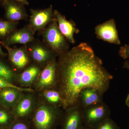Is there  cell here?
<instances>
[{"instance_id": "obj_1", "label": "cell", "mask_w": 129, "mask_h": 129, "mask_svg": "<svg viewBox=\"0 0 129 129\" xmlns=\"http://www.w3.org/2000/svg\"><path fill=\"white\" fill-rule=\"evenodd\" d=\"M58 56L56 89L63 101V109L77 105L83 89L94 88L103 94L108 89L112 75L88 44L80 43Z\"/></svg>"}, {"instance_id": "obj_2", "label": "cell", "mask_w": 129, "mask_h": 129, "mask_svg": "<svg viewBox=\"0 0 129 129\" xmlns=\"http://www.w3.org/2000/svg\"><path fill=\"white\" fill-rule=\"evenodd\" d=\"M63 113L60 108L46 102L39 104L29 119L31 129H56Z\"/></svg>"}, {"instance_id": "obj_3", "label": "cell", "mask_w": 129, "mask_h": 129, "mask_svg": "<svg viewBox=\"0 0 129 129\" xmlns=\"http://www.w3.org/2000/svg\"><path fill=\"white\" fill-rule=\"evenodd\" d=\"M43 37L46 44L53 53L59 55L68 50V45L60 32L55 18L44 29Z\"/></svg>"}, {"instance_id": "obj_4", "label": "cell", "mask_w": 129, "mask_h": 129, "mask_svg": "<svg viewBox=\"0 0 129 129\" xmlns=\"http://www.w3.org/2000/svg\"><path fill=\"white\" fill-rule=\"evenodd\" d=\"M82 112L84 124L93 128L110 118L111 115L109 108L103 101L82 108Z\"/></svg>"}, {"instance_id": "obj_5", "label": "cell", "mask_w": 129, "mask_h": 129, "mask_svg": "<svg viewBox=\"0 0 129 129\" xmlns=\"http://www.w3.org/2000/svg\"><path fill=\"white\" fill-rule=\"evenodd\" d=\"M57 63L55 58L48 62L41 71L34 87L37 90L56 89L57 85Z\"/></svg>"}, {"instance_id": "obj_6", "label": "cell", "mask_w": 129, "mask_h": 129, "mask_svg": "<svg viewBox=\"0 0 129 129\" xmlns=\"http://www.w3.org/2000/svg\"><path fill=\"white\" fill-rule=\"evenodd\" d=\"M60 123V129H81L84 124L82 108L78 105L64 109Z\"/></svg>"}, {"instance_id": "obj_7", "label": "cell", "mask_w": 129, "mask_h": 129, "mask_svg": "<svg viewBox=\"0 0 129 129\" xmlns=\"http://www.w3.org/2000/svg\"><path fill=\"white\" fill-rule=\"evenodd\" d=\"M29 26L34 32L44 30L55 19L52 6L42 10L30 9Z\"/></svg>"}, {"instance_id": "obj_8", "label": "cell", "mask_w": 129, "mask_h": 129, "mask_svg": "<svg viewBox=\"0 0 129 129\" xmlns=\"http://www.w3.org/2000/svg\"><path fill=\"white\" fill-rule=\"evenodd\" d=\"M32 92L22 94L17 104L12 110L16 119L29 120L36 108V101Z\"/></svg>"}, {"instance_id": "obj_9", "label": "cell", "mask_w": 129, "mask_h": 129, "mask_svg": "<svg viewBox=\"0 0 129 129\" xmlns=\"http://www.w3.org/2000/svg\"><path fill=\"white\" fill-rule=\"evenodd\" d=\"M95 30L97 37L100 39L111 44H121L114 19H110L97 25Z\"/></svg>"}, {"instance_id": "obj_10", "label": "cell", "mask_w": 129, "mask_h": 129, "mask_svg": "<svg viewBox=\"0 0 129 129\" xmlns=\"http://www.w3.org/2000/svg\"><path fill=\"white\" fill-rule=\"evenodd\" d=\"M2 44L7 50L9 60L15 68L18 70H22L27 66L30 60L28 52L25 47L12 48L7 44L4 43Z\"/></svg>"}, {"instance_id": "obj_11", "label": "cell", "mask_w": 129, "mask_h": 129, "mask_svg": "<svg viewBox=\"0 0 129 129\" xmlns=\"http://www.w3.org/2000/svg\"><path fill=\"white\" fill-rule=\"evenodd\" d=\"M3 5L6 11V16L9 21L15 22L25 19L27 14L23 4L14 0L4 1Z\"/></svg>"}, {"instance_id": "obj_12", "label": "cell", "mask_w": 129, "mask_h": 129, "mask_svg": "<svg viewBox=\"0 0 129 129\" xmlns=\"http://www.w3.org/2000/svg\"><path fill=\"white\" fill-rule=\"evenodd\" d=\"M54 14L60 32L70 43L74 44V34L79 32L75 24L72 21H68L64 16L57 10L54 11Z\"/></svg>"}, {"instance_id": "obj_13", "label": "cell", "mask_w": 129, "mask_h": 129, "mask_svg": "<svg viewBox=\"0 0 129 129\" xmlns=\"http://www.w3.org/2000/svg\"><path fill=\"white\" fill-rule=\"evenodd\" d=\"M23 94L20 90L13 88L0 89V106L12 110L17 104Z\"/></svg>"}, {"instance_id": "obj_14", "label": "cell", "mask_w": 129, "mask_h": 129, "mask_svg": "<svg viewBox=\"0 0 129 129\" xmlns=\"http://www.w3.org/2000/svg\"><path fill=\"white\" fill-rule=\"evenodd\" d=\"M103 95L94 88L83 89L79 94L77 105L82 108L103 102Z\"/></svg>"}, {"instance_id": "obj_15", "label": "cell", "mask_w": 129, "mask_h": 129, "mask_svg": "<svg viewBox=\"0 0 129 129\" xmlns=\"http://www.w3.org/2000/svg\"><path fill=\"white\" fill-rule=\"evenodd\" d=\"M34 31L29 25L11 33L8 37L7 43L9 45H26L34 40Z\"/></svg>"}, {"instance_id": "obj_16", "label": "cell", "mask_w": 129, "mask_h": 129, "mask_svg": "<svg viewBox=\"0 0 129 129\" xmlns=\"http://www.w3.org/2000/svg\"><path fill=\"white\" fill-rule=\"evenodd\" d=\"M29 53L35 61L40 64L46 65L55 58L52 51L41 44L34 45L29 49Z\"/></svg>"}, {"instance_id": "obj_17", "label": "cell", "mask_w": 129, "mask_h": 129, "mask_svg": "<svg viewBox=\"0 0 129 129\" xmlns=\"http://www.w3.org/2000/svg\"><path fill=\"white\" fill-rule=\"evenodd\" d=\"M41 72L40 67L37 65L28 67L19 76V84L23 86L31 85L36 81Z\"/></svg>"}, {"instance_id": "obj_18", "label": "cell", "mask_w": 129, "mask_h": 129, "mask_svg": "<svg viewBox=\"0 0 129 129\" xmlns=\"http://www.w3.org/2000/svg\"><path fill=\"white\" fill-rule=\"evenodd\" d=\"M42 95L46 102L52 106L62 107L64 103L60 92L56 89L45 90L41 91Z\"/></svg>"}, {"instance_id": "obj_19", "label": "cell", "mask_w": 129, "mask_h": 129, "mask_svg": "<svg viewBox=\"0 0 129 129\" xmlns=\"http://www.w3.org/2000/svg\"><path fill=\"white\" fill-rule=\"evenodd\" d=\"M16 118L11 110L1 106L0 107V128L9 129Z\"/></svg>"}, {"instance_id": "obj_20", "label": "cell", "mask_w": 129, "mask_h": 129, "mask_svg": "<svg viewBox=\"0 0 129 129\" xmlns=\"http://www.w3.org/2000/svg\"><path fill=\"white\" fill-rule=\"evenodd\" d=\"M0 78L13 83L16 80V74L9 67L0 60Z\"/></svg>"}, {"instance_id": "obj_21", "label": "cell", "mask_w": 129, "mask_h": 129, "mask_svg": "<svg viewBox=\"0 0 129 129\" xmlns=\"http://www.w3.org/2000/svg\"><path fill=\"white\" fill-rule=\"evenodd\" d=\"M16 26L14 22L0 19V38L8 36L14 31Z\"/></svg>"}, {"instance_id": "obj_22", "label": "cell", "mask_w": 129, "mask_h": 129, "mask_svg": "<svg viewBox=\"0 0 129 129\" xmlns=\"http://www.w3.org/2000/svg\"><path fill=\"white\" fill-rule=\"evenodd\" d=\"M6 88H13L20 90L22 92H33L34 90L31 88H24L15 85L5 79L0 78V89Z\"/></svg>"}, {"instance_id": "obj_23", "label": "cell", "mask_w": 129, "mask_h": 129, "mask_svg": "<svg viewBox=\"0 0 129 129\" xmlns=\"http://www.w3.org/2000/svg\"><path fill=\"white\" fill-rule=\"evenodd\" d=\"M94 128V129H119L115 122L110 118L106 119Z\"/></svg>"}, {"instance_id": "obj_24", "label": "cell", "mask_w": 129, "mask_h": 129, "mask_svg": "<svg viewBox=\"0 0 129 129\" xmlns=\"http://www.w3.org/2000/svg\"><path fill=\"white\" fill-rule=\"evenodd\" d=\"M9 129H31L29 120L16 119Z\"/></svg>"}, {"instance_id": "obj_25", "label": "cell", "mask_w": 129, "mask_h": 129, "mask_svg": "<svg viewBox=\"0 0 129 129\" xmlns=\"http://www.w3.org/2000/svg\"><path fill=\"white\" fill-rule=\"evenodd\" d=\"M119 54L124 60L129 59V44L121 47L119 51Z\"/></svg>"}, {"instance_id": "obj_26", "label": "cell", "mask_w": 129, "mask_h": 129, "mask_svg": "<svg viewBox=\"0 0 129 129\" xmlns=\"http://www.w3.org/2000/svg\"><path fill=\"white\" fill-rule=\"evenodd\" d=\"M123 68L127 69L129 71V60L125 61L123 64Z\"/></svg>"}, {"instance_id": "obj_27", "label": "cell", "mask_w": 129, "mask_h": 129, "mask_svg": "<svg viewBox=\"0 0 129 129\" xmlns=\"http://www.w3.org/2000/svg\"><path fill=\"white\" fill-rule=\"evenodd\" d=\"M7 1V0H4V1ZM14 1L21 3L23 4V5H28L29 4L27 0H14Z\"/></svg>"}, {"instance_id": "obj_28", "label": "cell", "mask_w": 129, "mask_h": 129, "mask_svg": "<svg viewBox=\"0 0 129 129\" xmlns=\"http://www.w3.org/2000/svg\"><path fill=\"white\" fill-rule=\"evenodd\" d=\"M81 129H94L93 127H90L89 125H86L84 124L83 127Z\"/></svg>"}, {"instance_id": "obj_29", "label": "cell", "mask_w": 129, "mask_h": 129, "mask_svg": "<svg viewBox=\"0 0 129 129\" xmlns=\"http://www.w3.org/2000/svg\"><path fill=\"white\" fill-rule=\"evenodd\" d=\"M125 103L126 106L129 109V94L127 96V98L125 99Z\"/></svg>"}, {"instance_id": "obj_30", "label": "cell", "mask_w": 129, "mask_h": 129, "mask_svg": "<svg viewBox=\"0 0 129 129\" xmlns=\"http://www.w3.org/2000/svg\"><path fill=\"white\" fill-rule=\"evenodd\" d=\"M7 54L5 53L3 51L1 47V45H0V55L2 56H6Z\"/></svg>"}, {"instance_id": "obj_31", "label": "cell", "mask_w": 129, "mask_h": 129, "mask_svg": "<svg viewBox=\"0 0 129 129\" xmlns=\"http://www.w3.org/2000/svg\"><path fill=\"white\" fill-rule=\"evenodd\" d=\"M1 1V0H0V1Z\"/></svg>"}, {"instance_id": "obj_32", "label": "cell", "mask_w": 129, "mask_h": 129, "mask_svg": "<svg viewBox=\"0 0 129 129\" xmlns=\"http://www.w3.org/2000/svg\"><path fill=\"white\" fill-rule=\"evenodd\" d=\"M0 129H2L0 128Z\"/></svg>"}]
</instances>
